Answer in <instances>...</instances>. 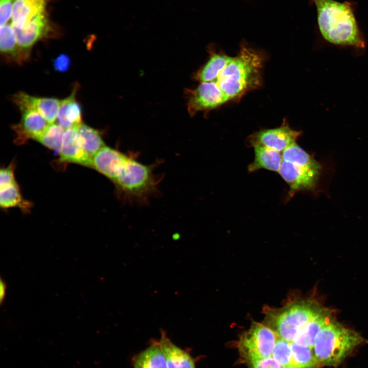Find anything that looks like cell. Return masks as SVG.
Here are the masks:
<instances>
[{"label": "cell", "mask_w": 368, "mask_h": 368, "mask_svg": "<svg viewBox=\"0 0 368 368\" xmlns=\"http://www.w3.org/2000/svg\"><path fill=\"white\" fill-rule=\"evenodd\" d=\"M317 11L320 32L327 41L337 45L363 48L352 3L335 0H312Z\"/></svg>", "instance_id": "6da1fadb"}, {"label": "cell", "mask_w": 368, "mask_h": 368, "mask_svg": "<svg viewBox=\"0 0 368 368\" xmlns=\"http://www.w3.org/2000/svg\"><path fill=\"white\" fill-rule=\"evenodd\" d=\"M264 57L261 53L242 44L216 80L228 100L240 99L247 92L258 88L262 82Z\"/></svg>", "instance_id": "7a4b0ae2"}, {"label": "cell", "mask_w": 368, "mask_h": 368, "mask_svg": "<svg viewBox=\"0 0 368 368\" xmlns=\"http://www.w3.org/2000/svg\"><path fill=\"white\" fill-rule=\"evenodd\" d=\"M154 168L123 153L111 181L127 201L146 202L157 190L159 179L153 173Z\"/></svg>", "instance_id": "3957f363"}, {"label": "cell", "mask_w": 368, "mask_h": 368, "mask_svg": "<svg viewBox=\"0 0 368 368\" xmlns=\"http://www.w3.org/2000/svg\"><path fill=\"white\" fill-rule=\"evenodd\" d=\"M324 309L312 299L290 301L279 308L266 307L264 324L279 337L291 342L303 328Z\"/></svg>", "instance_id": "277c9868"}, {"label": "cell", "mask_w": 368, "mask_h": 368, "mask_svg": "<svg viewBox=\"0 0 368 368\" xmlns=\"http://www.w3.org/2000/svg\"><path fill=\"white\" fill-rule=\"evenodd\" d=\"M363 341L358 333L333 320L320 331L312 349L320 366H336Z\"/></svg>", "instance_id": "5b68a950"}, {"label": "cell", "mask_w": 368, "mask_h": 368, "mask_svg": "<svg viewBox=\"0 0 368 368\" xmlns=\"http://www.w3.org/2000/svg\"><path fill=\"white\" fill-rule=\"evenodd\" d=\"M278 337L265 324L254 322L240 337L239 352L249 362L271 357Z\"/></svg>", "instance_id": "8992f818"}, {"label": "cell", "mask_w": 368, "mask_h": 368, "mask_svg": "<svg viewBox=\"0 0 368 368\" xmlns=\"http://www.w3.org/2000/svg\"><path fill=\"white\" fill-rule=\"evenodd\" d=\"M189 96L188 110L191 114L214 109L229 101L216 81L201 82Z\"/></svg>", "instance_id": "52a82bcc"}, {"label": "cell", "mask_w": 368, "mask_h": 368, "mask_svg": "<svg viewBox=\"0 0 368 368\" xmlns=\"http://www.w3.org/2000/svg\"><path fill=\"white\" fill-rule=\"evenodd\" d=\"M279 173L288 184L290 194L314 189L319 180L321 169L298 166L282 161Z\"/></svg>", "instance_id": "ba28073f"}, {"label": "cell", "mask_w": 368, "mask_h": 368, "mask_svg": "<svg viewBox=\"0 0 368 368\" xmlns=\"http://www.w3.org/2000/svg\"><path fill=\"white\" fill-rule=\"evenodd\" d=\"M302 132L291 129L286 122L281 126L261 130L249 136V144L258 143L279 152H283L287 148L296 143Z\"/></svg>", "instance_id": "9c48e42d"}, {"label": "cell", "mask_w": 368, "mask_h": 368, "mask_svg": "<svg viewBox=\"0 0 368 368\" xmlns=\"http://www.w3.org/2000/svg\"><path fill=\"white\" fill-rule=\"evenodd\" d=\"M13 28L17 42L28 58L32 47L48 36L50 25L45 13L37 16L22 28Z\"/></svg>", "instance_id": "30bf717a"}, {"label": "cell", "mask_w": 368, "mask_h": 368, "mask_svg": "<svg viewBox=\"0 0 368 368\" xmlns=\"http://www.w3.org/2000/svg\"><path fill=\"white\" fill-rule=\"evenodd\" d=\"M13 101L20 110L32 109L38 112L48 122L52 124L56 120L61 100L53 98H38L23 92L16 94Z\"/></svg>", "instance_id": "8fae6325"}, {"label": "cell", "mask_w": 368, "mask_h": 368, "mask_svg": "<svg viewBox=\"0 0 368 368\" xmlns=\"http://www.w3.org/2000/svg\"><path fill=\"white\" fill-rule=\"evenodd\" d=\"M60 160L93 168V157L89 155L81 145L77 128L65 130L64 138L60 150Z\"/></svg>", "instance_id": "7c38bea8"}, {"label": "cell", "mask_w": 368, "mask_h": 368, "mask_svg": "<svg viewBox=\"0 0 368 368\" xmlns=\"http://www.w3.org/2000/svg\"><path fill=\"white\" fill-rule=\"evenodd\" d=\"M47 0H16L11 16L12 26L21 29L37 16L45 13Z\"/></svg>", "instance_id": "4fadbf2b"}, {"label": "cell", "mask_w": 368, "mask_h": 368, "mask_svg": "<svg viewBox=\"0 0 368 368\" xmlns=\"http://www.w3.org/2000/svg\"><path fill=\"white\" fill-rule=\"evenodd\" d=\"M76 90L74 88L68 97L61 100L56 124L64 130L77 128L83 124L81 107L75 99Z\"/></svg>", "instance_id": "5bb4252c"}, {"label": "cell", "mask_w": 368, "mask_h": 368, "mask_svg": "<svg viewBox=\"0 0 368 368\" xmlns=\"http://www.w3.org/2000/svg\"><path fill=\"white\" fill-rule=\"evenodd\" d=\"M250 145L254 148L255 158L248 167L249 172H255L260 169L279 172L283 161L282 154L280 152L258 143Z\"/></svg>", "instance_id": "9a60e30c"}, {"label": "cell", "mask_w": 368, "mask_h": 368, "mask_svg": "<svg viewBox=\"0 0 368 368\" xmlns=\"http://www.w3.org/2000/svg\"><path fill=\"white\" fill-rule=\"evenodd\" d=\"M20 111V123L15 127L17 131L26 137L36 140L43 133L49 124L34 109H25Z\"/></svg>", "instance_id": "2e32d148"}, {"label": "cell", "mask_w": 368, "mask_h": 368, "mask_svg": "<svg viewBox=\"0 0 368 368\" xmlns=\"http://www.w3.org/2000/svg\"><path fill=\"white\" fill-rule=\"evenodd\" d=\"M158 342L165 354L168 368H195L191 356L173 343L163 331Z\"/></svg>", "instance_id": "e0dca14e"}, {"label": "cell", "mask_w": 368, "mask_h": 368, "mask_svg": "<svg viewBox=\"0 0 368 368\" xmlns=\"http://www.w3.org/2000/svg\"><path fill=\"white\" fill-rule=\"evenodd\" d=\"M333 320L331 312L324 309L303 328L293 342L313 348L320 331Z\"/></svg>", "instance_id": "ac0fdd59"}, {"label": "cell", "mask_w": 368, "mask_h": 368, "mask_svg": "<svg viewBox=\"0 0 368 368\" xmlns=\"http://www.w3.org/2000/svg\"><path fill=\"white\" fill-rule=\"evenodd\" d=\"M123 152L105 146L93 156V168L112 179L119 164Z\"/></svg>", "instance_id": "d6986e66"}, {"label": "cell", "mask_w": 368, "mask_h": 368, "mask_svg": "<svg viewBox=\"0 0 368 368\" xmlns=\"http://www.w3.org/2000/svg\"><path fill=\"white\" fill-rule=\"evenodd\" d=\"M133 368H168L165 354L158 341L153 342L135 357Z\"/></svg>", "instance_id": "ffe728a7"}, {"label": "cell", "mask_w": 368, "mask_h": 368, "mask_svg": "<svg viewBox=\"0 0 368 368\" xmlns=\"http://www.w3.org/2000/svg\"><path fill=\"white\" fill-rule=\"evenodd\" d=\"M0 49L2 54L17 63H21L27 57L19 45L12 25L1 27Z\"/></svg>", "instance_id": "44dd1931"}, {"label": "cell", "mask_w": 368, "mask_h": 368, "mask_svg": "<svg viewBox=\"0 0 368 368\" xmlns=\"http://www.w3.org/2000/svg\"><path fill=\"white\" fill-rule=\"evenodd\" d=\"M232 57L221 53H212L209 60L197 72L195 78L201 82L216 81Z\"/></svg>", "instance_id": "7402d4cb"}, {"label": "cell", "mask_w": 368, "mask_h": 368, "mask_svg": "<svg viewBox=\"0 0 368 368\" xmlns=\"http://www.w3.org/2000/svg\"><path fill=\"white\" fill-rule=\"evenodd\" d=\"M77 131L81 145L91 156L105 146L99 132L92 127L82 124L77 128Z\"/></svg>", "instance_id": "603a6c76"}, {"label": "cell", "mask_w": 368, "mask_h": 368, "mask_svg": "<svg viewBox=\"0 0 368 368\" xmlns=\"http://www.w3.org/2000/svg\"><path fill=\"white\" fill-rule=\"evenodd\" d=\"M282 158L283 160L298 166L321 169L320 164L296 143L292 144L283 152Z\"/></svg>", "instance_id": "cb8c5ba5"}, {"label": "cell", "mask_w": 368, "mask_h": 368, "mask_svg": "<svg viewBox=\"0 0 368 368\" xmlns=\"http://www.w3.org/2000/svg\"><path fill=\"white\" fill-rule=\"evenodd\" d=\"M293 368H319L312 348L291 342Z\"/></svg>", "instance_id": "d4e9b609"}, {"label": "cell", "mask_w": 368, "mask_h": 368, "mask_svg": "<svg viewBox=\"0 0 368 368\" xmlns=\"http://www.w3.org/2000/svg\"><path fill=\"white\" fill-rule=\"evenodd\" d=\"M65 130L57 124H49L43 133L36 140L45 147L54 150H60Z\"/></svg>", "instance_id": "484cf974"}, {"label": "cell", "mask_w": 368, "mask_h": 368, "mask_svg": "<svg viewBox=\"0 0 368 368\" xmlns=\"http://www.w3.org/2000/svg\"><path fill=\"white\" fill-rule=\"evenodd\" d=\"M0 204L3 208L27 205L21 196L17 183L1 189Z\"/></svg>", "instance_id": "4316f807"}, {"label": "cell", "mask_w": 368, "mask_h": 368, "mask_svg": "<svg viewBox=\"0 0 368 368\" xmlns=\"http://www.w3.org/2000/svg\"><path fill=\"white\" fill-rule=\"evenodd\" d=\"M271 356L279 363L293 368L290 342L278 336Z\"/></svg>", "instance_id": "83f0119b"}, {"label": "cell", "mask_w": 368, "mask_h": 368, "mask_svg": "<svg viewBox=\"0 0 368 368\" xmlns=\"http://www.w3.org/2000/svg\"><path fill=\"white\" fill-rule=\"evenodd\" d=\"M16 0H0V25L1 27L7 24L13 12V6Z\"/></svg>", "instance_id": "f1b7e54d"}, {"label": "cell", "mask_w": 368, "mask_h": 368, "mask_svg": "<svg viewBox=\"0 0 368 368\" xmlns=\"http://www.w3.org/2000/svg\"><path fill=\"white\" fill-rule=\"evenodd\" d=\"M250 368H289L277 362L272 357L249 362Z\"/></svg>", "instance_id": "f546056e"}, {"label": "cell", "mask_w": 368, "mask_h": 368, "mask_svg": "<svg viewBox=\"0 0 368 368\" xmlns=\"http://www.w3.org/2000/svg\"><path fill=\"white\" fill-rule=\"evenodd\" d=\"M12 168H2L0 171V188H7L16 183Z\"/></svg>", "instance_id": "4dcf8cb0"}, {"label": "cell", "mask_w": 368, "mask_h": 368, "mask_svg": "<svg viewBox=\"0 0 368 368\" xmlns=\"http://www.w3.org/2000/svg\"><path fill=\"white\" fill-rule=\"evenodd\" d=\"M70 58L65 54H60L53 60V66L55 70L60 72L66 71L71 65Z\"/></svg>", "instance_id": "1f68e13d"}, {"label": "cell", "mask_w": 368, "mask_h": 368, "mask_svg": "<svg viewBox=\"0 0 368 368\" xmlns=\"http://www.w3.org/2000/svg\"><path fill=\"white\" fill-rule=\"evenodd\" d=\"M7 286L5 282L2 279L0 281V303L2 304L5 298Z\"/></svg>", "instance_id": "d6a6232c"}]
</instances>
